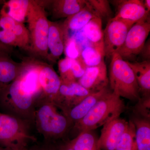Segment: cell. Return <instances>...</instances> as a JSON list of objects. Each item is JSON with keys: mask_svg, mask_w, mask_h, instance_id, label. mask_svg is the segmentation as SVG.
Listing matches in <instances>:
<instances>
[{"mask_svg": "<svg viewBox=\"0 0 150 150\" xmlns=\"http://www.w3.org/2000/svg\"><path fill=\"white\" fill-rule=\"evenodd\" d=\"M57 146L59 150H74L71 145L70 141H67L57 144Z\"/></svg>", "mask_w": 150, "mask_h": 150, "instance_id": "cell-35", "label": "cell"}, {"mask_svg": "<svg viewBox=\"0 0 150 150\" xmlns=\"http://www.w3.org/2000/svg\"><path fill=\"white\" fill-rule=\"evenodd\" d=\"M39 81L42 91V97L39 102L43 100L53 102L62 84L60 77L53 67L41 63L39 71Z\"/></svg>", "mask_w": 150, "mask_h": 150, "instance_id": "cell-14", "label": "cell"}, {"mask_svg": "<svg viewBox=\"0 0 150 150\" xmlns=\"http://www.w3.org/2000/svg\"><path fill=\"white\" fill-rule=\"evenodd\" d=\"M129 121L118 117L103 125L98 147L100 150H115L122 135L127 129Z\"/></svg>", "mask_w": 150, "mask_h": 150, "instance_id": "cell-10", "label": "cell"}, {"mask_svg": "<svg viewBox=\"0 0 150 150\" xmlns=\"http://www.w3.org/2000/svg\"><path fill=\"white\" fill-rule=\"evenodd\" d=\"M135 23L130 21L113 18L108 20L103 31L105 56L111 57L118 52L123 46L129 30Z\"/></svg>", "mask_w": 150, "mask_h": 150, "instance_id": "cell-8", "label": "cell"}, {"mask_svg": "<svg viewBox=\"0 0 150 150\" xmlns=\"http://www.w3.org/2000/svg\"><path fill=\"white\" fill-rule=\"evenodd\" d=\"M96 17H98L87 1L86 5L83 8L77 13L67 18L62 24L65 43L70 32H76L82 29L89 22Z\"/></svg>", "mask_w": 150, "mask_h": 150, "instance_id": "cell-16", "label": "cell"}, {"mask_svg": "<svg viewBox=\"0 0 150 150\" xmlns=\"http://www.w3.org/2000/svg\"><path fill=\"white\" fill-rule=\"evenodd\" d=\"M112 2L116 7L113 18L127 20L135 23L150 19V13L145 8L144 1L118 0Z\"/></svg>", "mask_w": 150, "mask_h": 150, "instance_id": "cell-12", "label": "cell"}, {"mask_svg": "<svg viewBox=\"0 0 150 150\" xmlns=\"http://www.w3.org/2000/svg\"><path fill=\"white\" fill-rule=\"evenodd\" d=\"M5 1H3V0H0V5L3 4H4L5 2Z\"/></svg>", "mask_w": 150, "mask_h": 150, "instance_id": "cell-39", "label": "cell"}, {"mask_svg": "<svg viewBox=\"0 0 150 150\" xmlns=\"http://www.w3.org/2000/svg\"><path fill=\"white\" fill-rule=\"evenodd\" d=\"M85 37L91 43H98L103 41L102 19L96 17L91 19L83 28Z\"/></svg>", "mask_w": 150, "mask_h": 150, "instance_id": "cell-25", "label": "cell"}, {"mask_svg": "<svg viewBox=\"0 0 150 150\" xmlns=\"http://www.w3.org/2000/svg\"><path fill=\"white\" fill-rule=\"evenodd\" d=\"M28 150H59L56 143L44 142L41 144L33 145Z\"/></svg>", "mask_w": 150, "mask_h": 150, "instance_id": "cell-33", "label": "cell"}, {"mask_svg": "<svg viewBox=\"0 0 150 150\" xmlns=\"http://www.w3.org/2000/svg\"><path fill=\"white\" fill-rule=\"evenodd\" d=\"M110 58L108 80L111 91L121 97L139 100L140 89L132 69L118 53Z\"/></svg>", "mask_w": 150, "mask_h": 150, "instance_id": "cell-4", "label": "cell"}, {"mask_svg": "<svg viewBox=\"0 0 150 150\" xmlns=\"http://www.w3.org/2000/svg\"><path fill=\"white\" fill-rule=\"evenodd\" d=\"M77 82L91 93L108 88L109 80L105 62L95 67H87L84 74Z\"/></svg>", "mask_w": 150, "mask_h": 150, "instance_id": "cell-13", "label": "cell"}, {"mask_svg": "<svg viewBox=\"0 0 150 150\" xmlns=\"http://www.w3.org/2000/svg\"><path fill=\"white\" fill-rule=\"evenodd\" d=\"M54 103L43 100L36 105L34 122L44 142L56 143L66 136L72 124L63 112H60Z\"/></svg>", "mask_w": 150, "mask_h": 150, "instance_id": "cell-3", "label": "cell"}, {"mask_svg": "<svg viewBox=\"0 0 150 150\" xmlns=\"http://www.w3.org/2000/svg\"><path fill=\"white\" fill-rule=\"evenodd\" d=\"M139 55H140L143 59L142 61H150V39L146 41Z\"/></svg>", "mask_w": 150, "mask_h": 150, "instance_id": "cell-34", "label": "cell"}, {"mask_svg": "<svg viewBox=\"0 0 150 150\" xmlns=\"http://www.w3.org/2000/svg\"><path fill=\"white\" fill-rule=\"evenodd\" d=\"M23 63L14 62L8 53L0 51V88L2 89L16 79L18 76Z\"/></svg>", "mask_w": 150, "mask_h": 150, "instance_id": "cell-17", "label": "cell"}, {"mask_svg": "<svg viewBox=\"0 0 150 150\" xmlns=\"http://www.w3.org/2000/svg\"><path fill=\"white\" fill-rule=\"evenodd\" d=\"M103 41L98 43H91L81 52L80 59L87 67L98 66L104 62Z\"/></svg>", "mask_w": 150, "mask_h": 150, "instance_id": "cell-22", "label": "cell"}, {"mask_svg": "<svg viewBox=\"0 0 150 150\" xmlns=\"http://www.w3.org/2000/svg\"><path fill=\"white\" fill-rule=\"evenodd\" d=\"M126 62L134 73L140 93L143 94V97L150 96V61Z\"/></svg>", "mask_w": 150, "mask_h": 150, "instance_id": "cell-21", "label": "cell"}, {"mask_svg": "<svg viewBox=\"0 0 150 150\" xmlns=\"http://www.w3.org/2000/svg\"><path fill=\"white\" fill-rule=\"evenodd\" d=\"M125 109V103L121 97L109 90L84 118L75 123L74 129L79 134L93 131L119 117Z\"/></svg>", "mask_w": 150, "mask_h": 150, "instance_id": "cell-2", "label": "cell"}, {"mask_svg": "<svg viewBox=\"0 0 150 150\" xmlns=\"http://www.w3.org/2000/svg\"><path fill=\"white\" fill-rule=\"evenodd\" d=\"M109 89L106 88L100 91L93 92L83 100L79 104L71 109L67 116L73 124L84 118L101 97Z\"/></svg>", "mask_w": 150, "mask_h": 150, "instance_id": "cell-18", "label": "cell"}, {"mask_svg": "<svg viewBox=\"0 0 150 150\" xmlns=\"http://www.w3.org/2000/svg\"><path fill=\"white\" fill-rule=\"evenodd\" d=\"M65 44L62 24L49 21L47 60L52 63H56L64 51Z\"/></svg>", "mask_w": 150, "mask_h": 150, "instance_id": "cell-15", "label": "cell"}, {"mask_svg": "<svg viewBox=\"0 0 150 150\" xmlns=\"http://www.w3.org/2000/svg\"><path fill=\"white\" fill-rule=\"evenodd\" d=\"M98 139L93 131H83L70 143L74 150H100L98 147Z\"/></svg>", "mask_w": 150, "mask_h": 150, "instance_id": "cell-24", "label": "cell"}, {"mask_svg": "<svg viewBox=\"0 0 150 150\" xmlns=\"http://www.w3.org/2000/svg\"><path fill=\"white\" fill-rule=\"evenodd\" d=\"M30 0H10L4 4L1 11L18 22L23 23L27 16Z\"/></svg>", "mask_w": 150, "mask_h": 150, "instance_id": "cell-23", "label": "cell"}, {"mask_svg": "<svg viewBox=\"0 0 150 150\" xmlns=\"http://www.w3.org/2000/svg\"><path fill=\"white\" fill-rule=\"evenodd\" d=\"M44 8L40 1L30 0L26 18L31 43L30 50L35 55L47 60L49 21Z\"/></svg>", "mask_w": 150, "mask_h": 150, "instance_id": "cell-5", "label": "cell"}, {"mask_svg": "<svg viewBox=\"0 0 150 150\" xmlns=\"http://www.w3.org/2000/svg\"><path fill=\"white\" fill-rule=\"evenodd\" d=\"M30 123L0 112V147L27 148L30 142L37 139L30 135Z\"/></svg>", "mask_w": 150, "mask_h": 150, "instance_id": "cell-6", "label": "cell"}, {"mask_svg": "<svg viewBox=\"0 0 150 150\" xmlns=\"http://www.w3.org/2000/svg\"><path fill=\"white\" fill-rule=\"evenodd\" d=\"M144 4L145 8L148 12L150 13V0H144Z\"/></svg>", "mask_w": 150, "mask_h": 150, "instance_id": "cell-38", "label": "cell"}, {"mask_svg": "<svg viewBox=\"0 0 150 150\" xmlns=\"http://www.w3.org/2000/svg\"><path fill=\"white\" fill-rule=\"evenodd\" d=\"M86 0L48 1L52 16L56 19L67 18L77 13L86 6Z\"/></svg>", "mask_w": 150, "mask_h": 150, "instance_id": "cell-19", "label": "cell"}, {"mask_svg": "<svg viewBox=\"0 0 150 150\" xmlns=\"http://www.w3.org/2000/svg\"><path fill=\"white\" fill-rule=\"evenodd\" d=\"M150 31V19L138 22L131 28L125 41L117 53L126 62L139 54Z\"/></svg>", "mask_w": 150, "mask_h": 150, "instance_id": "cell-7", "label": "cell"}, {"mask_svg": "<svg viewBox=\"0 0 150 150\" xmlns=\"http://www.w3.org/2000/svg\"><path fill=\"white\" fill-rule=\"evenodd\" d=\"M91 93L77 82L69 84L62 83L53 102L67 116L71 108Z\"/></svg>", "mask_w": 150, "mask_h": 150, "instance_id": "cell-9", "label": "cell"}, {"mask_svg": "<svg viewBox=\"0 0 150 150\" xmlns=\"http://www.w3.org/2000/svg\"><path fill=\"white\" fill-rule=\"evenodd\" d=\"M0 109L3 113L30 123L34 122L35 100L17 78L0 90Z\"/></svg>", "mask_w": 150, "mask_h": 150, "instance_id": "cell-1", "label": "cell"}, {"mask_svg": "<svg viewBox=\"0 0 150 150\" xmlns=\"http://www.w3.org/2000/svg\"><path fill=\"white\" fill-rule=\"evenodd\" d=\"M150 119L135 115L131 119L136 128L135 150H150Z\"/></svg>", "mask_w": 150, "mask_h": 150, "instance_id": "cell-20", "label": "cell"}, {"mask_svg": "<svg viewBox=\"0 0 150 150\" xmlns=\"http://www.w3.org/2000/svg\"><path fill=\"white\" fill-rule=\"evenodd\" d=\"M11 31L17 38L21 48H23L25 50H30V39L29 31L23 23L17 22Z\"/></svg>", "mask_w": 150, "mask_h": 150, "instance_id": "cell-29", "label": "cell"}, {"mask_svg": "<svg viewBox=\"0 0 150 150\" xmlns=\"http://www.w3.org/2000/svg\"><path fill=\"white\" fill-rule=\"evenodd\" d=\"M150 96L143 97V98H140L134 108V112L136 115L150 118Z\"/></svg>", "mask_w": 150, "mask_h": 150, "instance_id": "cell-30", "label": "cell"}, {"mask_svg": "<svg viewBox=\"0 0 150 150\" xmlns=\"http://www.w3.org/2000/svg\"><path fill=\"white\" fill-rule=\"evenodd\" d=\"M88 3L98 17L101 18H110L112 16L109 1L107 0H88Z\"/></svg>", "mask_w": 150, "mask_h": 150, "instance_id": "cell-27", "label": "cell"}, {"mask_svg": "<svg viewBox=\"0 0 150 150\" xmlns=\"http://www.w3.org/2000/svg\"><path fill=\"white\" fill-rule=\"evenodd\" d=\"M41 63L35 62H25L18 78L26 91L30 94L35 100V106L40 102L42 91L39 81V71Z\"/></svg>", "mask_w": 150, "mask_h": 150, "instance_id": "cell-11", "label": "cell"}, {"mask_svg": "<svg viewBox=\"0 0 150 150\" xmlns=\"http://www.w3.org/2000/svg\"><path fill=\"white\" fill-rule=\"evenodd\" d=\"M86 67L80 58L77 59H72L71 71L76 81L80 79L85 72Z\"/></svg>", "mask_w": 150, "mask_h": 150, "instance_id": "cell-32", "label": "cell"}, {"mask_svg": "<svg viewBox=\"0 0 150 150\" xmlns=\"http://www.w3.org/2000/svg\"><path fill=\"white\" fill-rule=\"evenodd\" d=\"M11 48L12 47L6 46L0 41V51H4V52L9 53L11 52Z\"/></svg>", "mask_w": 150, "mask_h": 150, "instance_id": "cell-36", "label": "cell"}, {"mask_svg": "<svg viewBox=\"0 0 150 150\" xmlns=\"http://www.w3.org/2000/svg\"><path fill=\"white\" fill-rule=\"evenodd\" d=\"M0 150H28L27 148H10L0 147Z\"/></svg>", "mask_w": 150, "mask_h": 150, "instance_id": "cell-37", "label": "cell"}, {"mask_svg": "<svg viewBox=\"0 0 150 150\" xmlns=\"http://www.w3.org/2000/svg\"><path fill=\"white\" fill-rule=\"evenodd\" d=\"M1 89L0 88V90H1Z\"/></svg>", "mask_w": 150, "mask_h": 150, "instance_id": "cell-40", "label": "cell"}, {"mask_svg": "<svg viewBox=\"0 0 150 150\" xmlns=\"http://www.w3.org/2000/svg\"><path fill=\"white\" fill-rule=\"evenodd\" d=\"M66 57L71 59H77L80 56L81 52L77 43L72 37L65 42L64 51Z\"/></svg>", "mask_w": 150, "mask_h": 150, "instance_id": "cell-31", "label": "cell"}, {"mask_svg": "<svg viewBox=\"0 0 150 150\" xmlns=\"http://www.w3.org/2000/svg\"><path fill=\"white\" fill-rule=\"evenodd\" d=\"M136 128L134 123L129 120L127 129L121 137L115 150H135Z\"/></svg>", "mask_w": 150, "mask_h": 150, "instance_id": "cell-26", "label": "cell"}, {"mask_svg": "<svg viewBox=\"0 0 150 150\" xmlns=\"http://www.w3.org/2000/svg\"><path fill=\"white\" fill-rule=\"evenodd\" d=\"M72 59L66 57L64 59L60 60L58 63L60 78L62 83L69 84L77 82L72 72Z\"/></svg>", "mask_w": 150, "mask_h": 150, "instance_id": "cell-28", "label": "cell"}]
</instances>
